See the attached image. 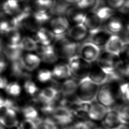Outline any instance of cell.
Instances as JSON below:
<instances>
[{
	"mask_svg": "<svg viewBox=\"0 0 129 129\" xmlns=\"http://www.w3.org/2000/svg\"><path fill=\"white\" fill-rule=\"evenodd\" d=\"M119 96L118 88L113 82H106L99 86L96 99L105 107L111 108L116 102Z\"/></svg>",
	"mask_w": 129,
	"mask_h": 129,
	"instance_id": "3",
	"label": "cell"
},
{
	"mask_svg": "<svg viewBox=\"0 0 129 129\" xmlns=\"http://www.w3.org/2000/svg\"><path fill=\"white\" fill-rule=\"evenodd\" d=\"M110 108L105 107L96 100L89 103L87 115L90 119L94 121L102 120Z\"/></svg>",
	"mask_w": 129,
	"mask_h": 129,
	"instance_id": "12",
	"label": "cell"
},
{
	"mask_svg": "<svg viewBox=\"0 0 129 129\" xmlns=\"http://www.w3.org/2000/svg\"><path fill=\"white\" fill-rule=\"evenodd\" d=\"M39 57L41 61L46 63H53L56 62L58 59L53 50L41 55Z\"/></svg>",
	"mask_w": 129,
	"mask_h": 129,
	"instance_id": "37",
	"label": "cell"
},
{
	"mask_svg": "<svg viewBox=\"0 0 129 129\" xmlns=\"http://www.w3.org/2000/svg\"><path fill=\"white\" fill-rule=\"evenodd\" d=\"M61 1L68 4H76L79 0H61Z\"/></svg>",
	"mask_w": 129,
	"mask_h": 129,
	"instance_id": "44",
	"label": "cell"
},
{
	"mask_svg": "<svg viewBox=\"0 0 129 129\" xmlns=\"http://www.w3.org/2000/svg\"><path fill=\"white\" fill-rule=\"evenodd\" d=\"M18 109L12 107H3L0 108V123L6 128L19 125Z\"/></svg>",
	"mask_w": 129,
	"mask_h": 129,
	"instance_id": "7",
	"label": "cell"
},
{
	"mask_svg": "<svg viewBox=\"0 0 129 129\" xmlns=\"http://www.w3.org/2000/svg\"><path fill=\"white\" fill-rule=\"evenodd\" d=\"M89 32L96 30L101 27L102 22L96 12H88L83 23Z\"/></svg>",
	"mask_w": 129,
	"mask_h": 129,
	"instance_id": "21",
	"label": "cell"
},
{
	"mask_svg": "<svg viewBox=\"0 0 129 129\" xmlns=\"http://www.w3.org/2000/svg\"><path fill=\"white\" fill-rule=\"evenodd\" d=\"M72 127L73 129H92L94 126L89 121H80L74 124Z\"/></svg>",
	"mask_w": 129,
	"mask_h": 129,
	"instance_id": "41",
	"label": "cell"
},
{
	"mask_svg": "<svg viewBox=\"0 0 129 129\" xmlns=\"http://www.w3.org/2000/svg\"><path fill=\"white\" fill-rule=\"evenodd\" d=\"M51 113L56 124L67 125L73 120L74 114L72 110L65 106L60 105L54 107Z\"/></svg>",
	"mask_w": 129,
	"mask_h": 129,
	"instance_id": "8",
	"label": "cell"
},
{
	"mask_svg": "<svg viewBox=\"0 0 129 129\" xmlns=\"http://www.w3.org/2000/svg\"><path fill=\"white\" fill-rule=\"evenodd\" d=\"M122 38L117 35L111 34L104 45L105 51L119 56L125 45Z\"/></svg>",
	"mask_w": 129,
	"mask_h": 129,
	"instance_id": "14",
	"label": "cell"
},
{
	"mask_svg": "<svg viewBox=\"0 0 129 129\" xmlns=\"http://www.w3.org/2000/svg\"><path fill=\"white\" fill-rule=\"evenodd\" d=\"M54 40L52 46L58 58L69 59L77 55L79 49L78 43L71 40L64 34L55 36Z\"/></svg>",
	"mask_w": 129,
	"mask_h": 129,
	"instance_id": "1",
	"label": "cell"
},
{
	"mask_svg": "<svg viewBox=\"0 0 129 129\" xmlns=\"http://www.w3.org/2000/svg\"><path fill=\"white\" fill-rule=\"evenodd\" d=\"M3 50L5 52L8 60L11 62L20 58L22 56V49L20 45L12 46L5 44L3 46Z\"/></svg>",
	"mask_w": 129,
	"mask_h": 129,
	"instance_id": "26",
	"label": "cell"
},
{
	"mask_svg": "<svg viewBox=\"0 0 129 129\" xmlns=\"http://www.w3.org/2000/svg\"><path fill=\"white\" fill-rule=\"evenodd\" d=\"M38 43L35 40L29 36H25L22 37L20 46L22 50L31 52L35 51Z\"/></svg>",
	"mask_w": 129,
	"mask_h": 129,
	"instance_id": "30",
	"label": "cell"
},
{
	"mask_svg": "<svg viewBox=\"0 0 129 129\" xmlns=\"http://www.w3.org/2000/svg\"><path fill=\"white\" fill-rule=\"evenodd\" d=\"M56 0H30L29 5L33 11L48 13L54 6Z\"/></svg>",
	"mask_w": 129,
	"mask_h": 129,
	"instance_id": "19",
	"label": "cell"
},
{
	"mask_svg": "<svg viewBox=\"0 0 129 129\" xmlns=\"http://www.w3.org/2000/svg\"><path fill=\"white\" fill-rule=\"evenodd\" d=\"M78 83L74 79L68 78L61 83L59 91L64 97H69L76 93Z\"/></svg>",
	"mask_w": 129,
	"mask_h": 129,
	"instance_id": "25",
	"label": "cell"
},
{
	"mask_svg": "<svg viewBox=\"0 0 129 129\" xmlns=\"http://www.w3.org/2000/svg\"><path fill=\"white\" fill-rule=\"evenodd\" d=\"M36 120L25 118L20 123L19 126L20 129H36Z\"/></svg>",
	"mask_w": 129,
	"mask_h": 129,
	"instance_id": "40",
	"label": "cell"
},
{
	"mask_svg": "<svg viewBox=\"0 0 129 129\" xmlns=\"http://www.w3.org/2000/svg\"><path fill=\"white\" fill-rule=\"evenodd\" d=\"M17 1H18L19 3H25L27 2H29L30 0H16Z\"/></svg>",
	"mask_w": 129,
	"mask_h": 129,
	"instance_id": "45",
	"label": "cell"
},
{
	"mask_svg": "<svg viewBox=\"0 0 129 129\" xmlns=\"http://www.w3.org/2000/svg\"><path fill=\"white\" fill-rule=\"evenodd\" d=\"M99 0H79L76 5L82 10L88 12L95 11L99 5Z\"/></svg>",
	"mask_w": 129,
	"mask_h": 129,
	"instance_id": "29",
	"label": "cell"
},
{
	"mask_svg": "<svg viewBox=\"0 0 129 129\" xmlns=\"http://www.w3.org/2000/svg\"><path fill=\"white\" fill-rule=\"evenodd\" d=\"M0 9L1 10L0 12L14 17L21 12L22 7L16 0H6L1 5Z\"/></svg>",
	"mask_w": 129,
	"mask_h": 129,
	"instance_id": "18",
	"label": "cell"
},
{
	"mask_svg": "<svg viewBox=\"0 0 129 129\" xmlns=\"http://www.w3.org/2000/svg\"><path fill=\"white\" fill-rule=\"evenodd\" d=\"M67 64L71 75L74 78L80 80L88 76L91 66V63L85 60L77 54L69 58Z\"/></svg>",
	"mask_w": 129,
	"mask_h": 129,
	"instance_id": "5",
	"label": "cell"
},
{
	"mask_svg": "<svg viewBox=\"0 0 129 129\" xmlns=\"http://www.w3.org/2000/svg\"><path fill=\"white\" fill-rule=\"evenodd\" d=\"M5 89L8 95L14 97L19 96L21 93V87L16 82L8 83Z\"/></svg>",
	"mask_w": 129,
	"mask_h": 129,
	"instance_id": "33",
	"label": "cell"
},
{
	"mask_svg": "<svg viewBox=\"0 0 129 129\" xmlns=\"http://www.w3.org/2000/svg\"><path fill=\"white\" fill-rule=\"evenodd\" d=\"M78 52L80 57L91 63L97 60L100 54V49L99 47L89 41L82 45Z\"/></svg>",
	"mask_w": 129,
	"mask_h": 129,
	"instance_id": "10",
	"label": "cell"
},
{
	"mask_svg": "<svg viewBox=\"0 0 129 129\" xmlns=\"http://www.w3.org/2000/svg\"><path fill=\"white\" fill-rule=\"evenodd\" d=\"M103 124L107 129H111L121 124L116 110L110 108L102 119Z\"/></svg>",
	"mask_w": 129,
	"mask_h": 129,
	"instance_id": "23",
	"label": "cell"
},
{
	"mask_svg": "<svg viewBox=\"0 0 129 129\" xmlns=\"http://www.w3.org/2000/svg\"><path fill=\"white\" fill-rule=\"evenodd\" d=\"M7 129H20V128L19 126V125H17V126H14V127L7 128Z\"/></svg>",
	"mask_w": 129,
	"mask_h": 129,
	"instance_id": "46",
	"label": "cell"
},
{
	"mask_svg": "<svg viewBox=\"0 0 129 129\" xmlns=\"http://www.w3.org/2000/svg\"><path fill=\"white\" fill-rule=\"evenodd\" d=\"M128 83H124L121 84L118 87L119 96L124 102L128 101Z\"/></svg>",
	"mask_w": 129,
	"mask_h": 129,
	"instance_id": "38",
	"label": "cell"
},
{
	"mask_svg": "<svg viewBox=\"0 0 129 129\" xmlns=\"http://www.w3.org/2000/svg\"><path fill=\"white\" fill-rule=\"evenodd\" d=\"M55 35L46 28L41 27L35 32V40L39 44L48 45L55 39Z\"/></svg>",
	"mask_w": 129,
	"mask_h": 129,
	"instance_id": "17",
	"label": "cell"
},
{
	"mask_svg": "<svg viewBox=\"0 0 129 129\" xmlns=\"http://www.w3.org/2000/svg\"><path fill=\"white\" fill-rule=\"evenodd\" d=\"M8 83V80L6 78L0 75V89H5Z\"/></svg>",
	"mask_w": 129,
	"mask_h": 129,
	"instance_id": "42",
	"label": "cell"
},
{
	"mask_svg": "<svg viewBox=\"0 0 129 129\" xmlns=\"http://www.w3.org/2000/svg\"><path fill=\"white\" fill-rule=\"evenodd\" d=\"M120 59L119 56L105 51L100 54L96 63L109 76L115 72L116 65Z\"/></svg>",
	"mask_w": 129,
	"mask_h": 129,
	"instance_id": "6",
	"label": "cell"
},
{
	"mask_svg": "<svg viewBox=\"0 0 129 129\" xmlns=\"http://www.w3.org/2000/svg\"><path fill=\"white\" fill-rule=\"evenodd\" d=\"M124 25L121 19L116 16H113L105 22V29L111 34L120 33L123 29Z\"/></svg>",
	"mask_w": 129,
	"mask_h": 129,
	"instance_id": "20",
	"label": "cell"
},
{
	"mask_svg": "<svg viewBox=\"0 0 129 129\" xmlns=\"http://www.w3.org/2000/svg\"><path fill=\"white\" fill-rule=\"evenodd\" d=\"M87 77L94 83L100 85L107 82L108 75L97 63H95L93 64H91Z\"/></svg>",
	"mask_w": 129,
	"mask_h": 129,
	"instance_id": "15",
	"label": "cell"
},
{
	"mask_svg": "<svg viewBox=\"0 0 129 129\" xmlns=\"http://www.w3.org/2000/svg\"><path fill=\"white\" fill-rule=\"evenodd\" d=\"M50 18L48 13H39L32 10L22 20L20 27H22L29 31L35 32L48 22Z\"/></svg>",
	"mask_w": 129,
	"mask_h": 129,
	"instance_id": "4",
	"label": "cell"
},
{
	"mask_svg": "<svg viewBox=\"0 0 129 129\" xmlns=\"http://www.w3.org/2000/svg\"><path fill=\"white\" fill-rule=\"evenodd\" d=\"M121 124H127L128 123V107L127 105L121 106L116 110Z\"/></svg>",
	"mask_w": 129,
	"mask_h": 129,
	"instance_id": "36",
	"label": "cell"
},
{
	"mask_svg": "<svg viewBox=\"0 0 129 129\" xmlns=\"http://www.w3.org/2000/svg\"><path fill=\"white\" fill-rule=\"evenodd\" d=\"M127 0H105L106 6L114 10H119Z\"/></svg>",
	"mask_w": 129,
	"mask_h": 129,
	"instance_id": "39",
	"label": "cell"
},
{
	"mask_svg": "<svg viewBox=\"0 0 129 129\" xmlns=\"http://www.w3.org/2000/svg\"><path fill=\"white\" fill-rule=\"evenodd\" d=\"M24 89L26 93L31 96H35L39 90L34 82L30 79L26 80L24 84Z\"/></svg>",
	"mask_w": 129,
	"mask_h": 129,
	"instance_id": "34",
	"label": "cell"
},
{
	"mask_svg": "<svg viewBox=\"0 0 129 129\" xmlns=\"http://www.w3.org/2000/svg\"><path fill=\"white\" fill-rule=\"evenodd\" d=\"M48 22L49 30L55 36L66 34L70 27V23L64 15L53 16Z\"/></svg>",
	"mask_w": 129,
	"mask_h": 129,
	"instance_id": "9",
	"label": "cell"
},
{
	"mask_svg": "<svg viewBox=\"0 0 129 129\" xmlns=\"http://www.w3.org/2000/svg\"><path fill=\"white\" fill-rule=\"evenodd\" d=\"M3 46H4L3 42L2 40L0 39V48H3Z\"/></svg>",
	"mask_w": 129,
	"mask_h": 129,
	"instance_id": "47",
	"label": "cell"
},
{
	"mask_svg": "<svg viewBox=\"0 0 129 129\" xmlns=\"http://www.w3.org/2000/svg\"><path fill=\"white\" fill-rule=\"evenodd\" d=\"M36 129H58L55 122L49 118L43 119L38 118L36 120Z\"/></svg>",
	"mask_w": 129,
	"mask_h": 129,
	"instance_id": "31",
	"label": "cell"
},
{
	"mask_svg": "<svg viewBox=\"0 0 129 129\" xmlns=\"http://www.w3.org/2000/svg\"><path fill=\"white\" fill-rule=\"evenodd\" d=\"M111 35V34L105 29L100 27L96 30L89 32V38L90 42L100 47L104 46Z\"/></svg>",
	"mask_w": 129,
	"mask_h": 129,
	"instance_id": "16",
	"label": "cell"
},
{
	"mask_svg": "<svg viewBox=\"0 0 129 129\" xmlns=\"http://www.w3.org/2000/svg\"><path fill=\"white\" fill-rule=\"evenodd\" d=\"M22 60L25 69L28 72L33 71L36 69L41 61L38 55L31 52L22 55Z\"/></svg>",
	"mask_w": 129,
	"mask_h": 129,
	"instance_id": "22",
	"label": "cell"
},
{
	"mask_svg": "<svg viewBox=\"0 0 129 129\" xmlns=\"http://www.w3.org/2000/svg\"><path fill=\"white\" fill-rule=\"evenodd\" d=\"M0 129H5V127L0 123Z\"/></svg>",
	"mask_w": 129,
	"mask_h": 129,
	"instance_id": "48",
	"label": "cell"
},
{
	"mask_svg": "<svg viewBox=\"0 0 129 129\" xmlns=\"http://www.w3.org/2000/svg\"><path fill=\"white\" fill-rule=\"evenodd\" d=\"M66 34L69 39L78 43L88 37L89 31L83 24H79L69 27Z\"/></svg>",
	"mask_w": 129,
	"mask_h": 129,
	"instance_id": "13",
	"label": "cell"
},
{
	"mask_svg": "<svg viewBox=\"0 0 129 129\" xmlns=\"http://www.w3.org/2000/svg\"><path fill=\"white\" fill-rule=\"evenodd\" d=\"M5 36H6L7 39L6 44L12 46L19 45L22 38L19 29L11 30Z\"/></svg>",
	"mask_w": 129,
	"mask_h": 129,
	"instance_id": "27",
	"label": "cell"
},
{
	"mask_svg": "<svg viewBox=\"0 0 129 129\" xmlns=\"http://www.w3.org/2000/svg\"><path fill=\"white\" fill-rule=\"evenodd\" d=\"M51 72L52 78L57 80H63L69 78L71 75L68 64L58 63L55 65Z\"/></svg>",
	"mask_w": 129,
	"mask_h": 129,
	"instance_id": "24",
	"label": "cell"
},
{
	"mask_svg": "<svg viewBox=\"0 0 129 129\" xmlns=\"http://www.w3.org/2000/svg\"><path fill=\"white\" fill-rule=\"evenodd\" d=\"M99 86L91 81L88 77L81 79L75 93L77 100L84 103H90L95 100Z\"/></svg>",
	"mask_w": 129,
	"mask_h": 129,
	"instance_id": "2",
	"label": "cell"
},
{
	"mask_svg": "<svg viewBox=\"0 0 129 129\" xmlns=\"http://www.w3.org/2000/svg\"><path fill=\"white\" fill-rule=\"evenodd\" d=\"M37 79L40 83H47L52 79L51 72L46 69H41L37 72Z\"/></svg>",
	"mask_w": 129,
	"mask_h": 129,
	"instance_id": "35",
	"label": "cell"
},
{
	"mask_svg": "<svg viewBox=\"0 0 129 129\" xmlns=\"http://www.w3.org/2000/svg\"><path fill=\"white\" fill-rule=\"evenodd\" d=\"M21 112L26 119L36 120L39 118L38 110L32 105L25 106L22 108Z\"/></svg>",
	"mask_w": 129,
	"mask_h": 129,
	"instance_id": "32",
	"label": "cell"
},
{
	"mask_svg": "<svg viewBox=\"0 0 129 129\" xmlns=\"http://www.w3.org/2000/svg\"><path fill=\"white\" fill-rule=\"evenodd\" d=\"M87 13L75 5L69 6L64 15L70 23L76 25L83 23Z\"/></svg>",
	"mask_w": 129,
	"mask_h": 129,
	"instance_id": "11",
	"label": "cell"
},
{
	"mask_svg": "<svg viewBox=\"0 0 129 129\" xmlns=\"http://www.w3.org/2000/svg\"><path fill=\"white\" fill-rule=\"evenodd\" d=\"M111 129H128V127L126 124H120L116 126V127H113Z\"/></svg>",
	"mask_w": 129,
	"mask_h": 129,
	"instance_id": "43",
	"label": "cell"
},
{
	"mask_svg": "<svg viewBox=\"0 0 129 129\" xmlns=\"http://www.w3.org/2000/svg\"><path fill=\"white\" fill-rule=\"evenodd\" d=\"M94 11L96 12L102 23L105 22L110 18L115 15V10L107 6L97 8Z\"/></svg>",
	"mask_w": 129,
	"mask_h": 129,
	"instance_id": "28",
	"label": "cell"
}]
</instances>
